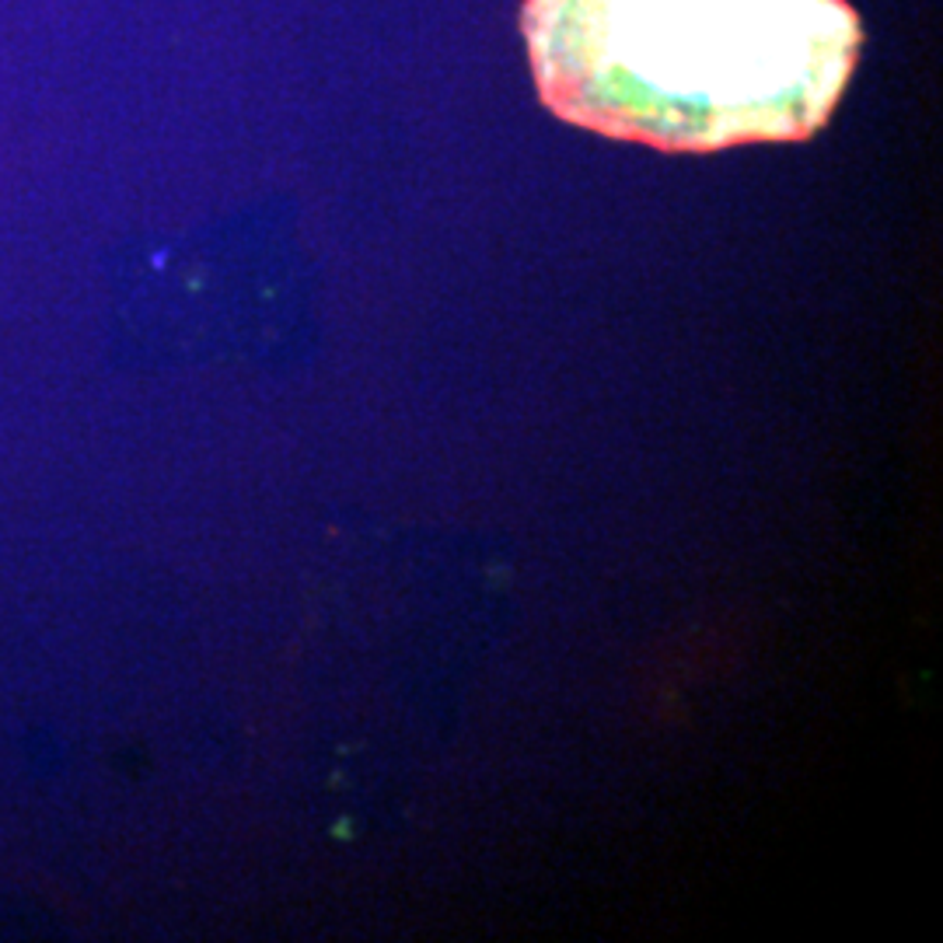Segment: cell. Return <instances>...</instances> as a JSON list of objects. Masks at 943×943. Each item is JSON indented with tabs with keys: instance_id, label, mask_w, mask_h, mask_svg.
I'll list each match as a JSON object with an SVG mask.
<instances>
[{
	"instance_id": "1",
	"label": "cell",
	"mask_w": 943,
	"mask_h": 943,
	"mask_svg": "<svg viewBox=\"0 0 943 943\" xmlns=\"http://www.w3.org/2000/svg\"><path fill=\"white\" fill-rule=\"evenodd\" d=\"M521 28L559 120L657 151L818 134L864 39L845 0H528Z\"/></svg>"
}]
</instances>
